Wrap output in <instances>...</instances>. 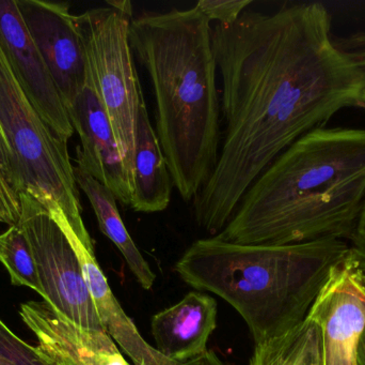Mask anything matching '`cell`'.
<instances>
[{
    "instance_id": "obj_1",
    "label": "cell",
    "mask_w": 365,
    "mask_h": 365,
    "mask_svg": "<svg viewBox=\"0 0 365 365\" xmlns=\"http://www.w3.org/2000/svg\"><path fill=\"white\" fill-rule=\"evenodd\" d=\"M212 46L225 132L192 208L214 237L284 150L342 109L361 106L365 47L336 44L331 15L319 2L274 13L247 9L235 23L212 28Z\"/></svg>"
},
{
    "instance_id": "obj_7",
    "label": "cell",
    "mask_w": 365,
    "mask_h": 365,
    "mask_svg": "<svg viewBox=\"0 0 365 365\" xmlns=\"http://www.w3.org/2000/svg\"><path fill=\"white\" fill-rule=\"evenodd\" d=\"M19 196V225L36 261L43 299L76 325L105 331L68 238L40 201L27 192Z\"/></svg>"
},
{
    "instance_id": "obj_10",
    "label": "cell",
    "mask_w": 365,
    "mask_h": 365,
    "mask_svg": "<svg viewBox=\"0 0 365 365\" xmlns=\"http://www.w3.org/2000/svg\"><path fill=\"white\" fill-rule=\"evenodd\" d=\"M0 45L31 104L62 139L74 134L66 105L15 0H0Z\"/></svg>"
},
{
    "instance_id": "obj_8",
    "label": "cell",
    "mask_w": 365,
    "mask_h": 365,
    "mask_svg": "<svg viewBox=\"0 0 365 365\" xmlns=\"http://www.w3.org/2000/svg\"><path fill=\"white\" fill-rule=\"evenodd\" d=\"M66 107L86 87L88 60L76 15L66 2L15 0Z\"/></svg>"
},
{
    "instance_id": "obj_3",
    "label": "cell",
    "mask_w": 365,
    "mask_h": 365,
    "mask_svg": "<svg viewBox=\"0 0 365 365\" xmlns=\"http://www.w3.org/2000/svg\"><path fill=\"white\" fill-rule=\"evenodd\" d=\"M197 6L133 17V53L149 74L156 134L173 184L193 201L210 179L221 147V103L212 27Z\"/></svg>"
},
{
    "instance_id": "obj_18",
    "label": "cell",
    "mask_w": 365,
    "mask_h": 365,
    "mask_svg": "<svg viewBox=\"0 0 365 365\" xmlns=\"http://www.w3.org/2000/svg\"><path fill=\"white\" fill-rule=\"evenodd\" d=\"M0 263L8 270L13 285L28 287L43 298L44 293L36 261L29 241L19 224L9 226L0 234Z\"/></svg>"
},
{
    "instance_id": "obj_15",
    "label": "cell",
    "mask_w": 365,
    "mask_h": 365,
    "mask_svg": "<svg viewBox=\"0 0 365 365\" xmlns=\"http://www.w3.org/2000/svg\"><path fill=\"white\" fill-rule=\"evenodd\" d=\"M173 186L166 156L145 102L137 118L130 207L143 214L164 211L170 204Z\"/></svg>"
},
{
    "instance_id": "obj_16",
    "label": "cell",
    "mask_w": 365,
    "mask_h": 365,
    "mask_svg": "<svg viewBox=\"0 0 365 365\" xmlns=\"http://www.w3.org/2000/svg\"><path fill=\"white\" fill-rule=\"evenodd\" d=\"M77 186L85 193L98 219L101 231L117 246L138 284L145 291L153 287L156 274L152 271L132 236L126 229L117 206V199L108 188L96 178L74 166Z\"/></svg>"
},
{
    "instance_id": "obj_14",
    "label": "cell",
    "mask_w": 365,
    "mask_h": 365,
    "mask_svg": "<svg viewBox=\"0 0 365 365\" xmlns=\"http://www.w3.org/2000/svg\"><path fill=\"white\" fill-rule=\"evenodd\" d=\"M217 302L199 291H190L175 306L152 317L155 349L178 364L197 359L208 351L207 343L217 327Z\"/></svg>"
},
{
    "instance_id": "obj_6",
    "label": "cell",
    "mask_w": 365,
    "mask_h": 365,
    "mask_svg": "<svg viewBox=\"0 0 365 365\" xmlns=\"http://www.w3.org/2000/svg\"><path fill=\"white\" fill-rule=\"evenodd\" d=\"M133 17L108 4L76 15L88 72L110 120L132 184L137 118L145 102L130 46Z\"/></svg>"
},
{
    "instance_id": "obj_21",
    "label": "cell",
    "mask_w": 365,
    "mask_h": 365,
    "mask_svg": "<svg viewBox=\"0 0 365 365\" xmlns=\"http://www.w3.org/2000/svg\"><path fill=\"white\" fill-rule=\"evenodd\" d=\"M0 174L17 194L23 192V180L19 173V164L11 151L1 126H0Z\"/></svg>"
},
{
    "instance_id": "obj_22",
    "label": "cell",
    "mask_w": 365,
    "mask_h": 365,
    "mask_svg": "<svg viewBox=\"0 0 365 365\" xmlns=\"http://www.w3.org/2000/svg\"><path fill=\"white\" fill-rule=\"evenodd\" d=\"M351 256L357 267L365 272V203L356 225L355 231L349 240Z\"/></svg>"
},
{
    "instance_id": "obj_12",
    "label": "cell",
    "mask_w": 365,
    "mask_h": 365,
    "mask_svg": "<svg viewBox=\"0 0 365 365\" xmlns=\"http://www.w3.org/2000/svg\"><path fill=\"white\" fill-rule=\"evenodd\" d=\"M46 210L72 246L101 323L115 344L132 359L134 365H179L145 342L134 321L124 312L96 261L89 233H76L59 206L51 205Z\"/></svg>"
},
{
    "instance_id": "obj_4",
    "label": "cell",
    "mask_w": 365,
    "mask_h": 365,
    "mask_svg": "<svg viewBox=\"0 0 365 365\" xmlns=\"http://www.w3.org/2000/svg\"><path fill=\"white\" fill-rule=\"evenodd\" d=\"M349 255V242L334 238L265 246L231 244L214 236L191 244L175 270L186 284L233 306L255 344H261L308 317Z\"/></svg>"
},
{
    "instance_id": "obj_20",
    "label": "cell",
    "mask_w": 365,
    "mask_h": 365,
    "mask_svg": "<svg viewBox=\"0 0 365 365\" xmlns=\"http://www.w3.org/2000/svg\"><path fill=\"white\" fill-rule=\"evenodd\" d=\"M21 207L19 194L11 188L0 174V224L14 226L21 219Z\"/></svg>"
},
{
    "instance_id": "obj_19",
    "label": "cell",
    "mask_w": 365,
    "mask_h": 365,
    "mask_svg": "<svg viewBox=\"0 0 365 365\" xmlns=\"http://www.w3.org/2000/svg\"><path fill=\"white\" fill-rule=\"evenodd\" d=\"M252 2V0H200L195 6L210 23L217 21V25H231Z\"/></svg>"
},
{
    "instance_id": "obj_27",
    "label": "cell",
    "mask_w": 365,
    "mask_h": 365,
    "mask_svg": "<svg viewBox=\"0 0 365 365\" xmlns=\"http://www.w3.org/2000/svg\"><path fill=\"white\" fill-rule=\"evenodd\" d=\"M361 271V270H360ZM361 280L362 283H364V287H365V272L361 271Z\"/></svg>"
},
{
    "instance_id": "obj_11",
    "label": "cell",
    "mask_w": 365,
    "mask_h": 365,
    "mask_svg": "<svg viewBox=\"0 0 365 365\" xmlns=\"http://www.w3.org/2000/svg\"><path fill=\"white\" fill-rule=\"evenodd\" d=\"M19 314L36 336V351L45 364L130 365L106 331L76 325L44 300L21 304Z\"/></svg>"
},
{
    "instance_id": "obj_2",
    "label": "cell",
    "mask_w": 365,
    "mask_h": 365,
    "mask_svg": "<svg viewBox=\"0 0 365 365\" xmlns=\"http://www.w3.org/2000/svg\"><path fill=\"white\" fill-rule=\"evenodd\" d=\"M364 203L365 129H317L257 177L216 237L265 246L349 242Z\"/></svg>"
},
{
    "instance_id": "obj_24",
    "label": "cell",
    "mask_w": 365,
    "mask_h": 365,
    "mask_svg": "<svg viewBox=\"0 0 365 365\" xmlns=\"http://www.w3.org/2000/svg\"><path fill=\"white\" fill-rule=\"evenodd\" d=\"M357 364L365 365V328L358 343Z\"/></svg>"
},
{
    "instance_id": "obj_5",
    "label": "cell",
    "mask_w": 365,
    "mask_h": 365,
    "mask_svg": "<svg viewBox=\"0 0 365 365\" xmlns=\"http://www.w3.org/2000/svg\"><path fill=\"white\" fill-rule=\"evenodd\" d=\"M0 126L19 164L23 192L45 208L59 206L71 226L86 233L68 141L56 134L26 96L0 45Z\"/></svg>"
},
{
    "instance_id": "obj_17",
    "label": "cell",
    "mask_w": 365,
    "mask_h": 365,
    "mask_svg": "<svg viewBox=\"0 0 365 365\" xmlns=\"http://www.w3.org/2000/svg\"><path fill=\"white\" fill-rule=\"evenodd\" d=\"M250 365H324L321 326L308 315L282 336L255 344Z\"/></svg>"
},
{
    "instance_id": "obj_26",
    "label": "cell",
    "mask_w": 365,
    "mask_h": 365,
    "mask_svg": "<svg viewBox=\"0 0 365 365\" xmlns=\"http://www.w3.org/2000/svg\"><path fill=\"white\" fill-rule=\"evenodd\" d=\"M0 365H11L9 364L8 361H6V359H4V358L0 357Z\"/></svg>"
},
{
    "instance_id": "obj_9",
    "label": "cell",
    "mask_w": 365,
    "mask_h": 365,
    "mask_svg": "<svg viewBox=\"0 0 365 365\" xmlns=\"http://www.w3.org/2000/svg\"><path fill=\"white\" fill-rule=\"evenodd\" d=\"M309 316L322 328L324 365H358V343L365 328V287L351 255L334 270Z\"/></svg>"
},
{
    "instance_id": "obj_23",
    "label": "cell",
    "mask_w": 365,
    "mask_h": 365,
    "mask_svg": "<svg viewBox=\"0 0 365 365\" xmlns=\"http://www.w3.org/2000/svg\"><path fill=\"white\" fill-rule=\"evenodd\" d=\"M179 365H227L212 351H206L201 357Z\"/></svg>"
},
{
    "instance_id": "obj_25",
    "label": "cell",
    "mask_w": 365,
    "mask_h": 365,
    "mask_svg": "<svg viewBox=\"0 0 365 365\" xmlns=\"http://www.w3.org/2000/svg\"><path fill=\"white\" fill-rule=\"evenodd\" d=\"M361 106L365 109V85L361 92Z\"/></svg>"
},
{
    "instance_id": "obj_13",
    "label": "cell",
    "mask_w": 365,
    "mask_h": 365,
    "mask_svg": "<svg viewBox=\"0 0 365 365\" xmlns=\"http://www.w3.org/2000/svg\"><path fill=\"white\" fill-rule=\"evenodd\" d=\"M66 111L81 139L76 166L108 188L117 201L130 206L132 181L124 169L113 126L89 72L86 87Z\"/></svg>"
}]
</instances>
